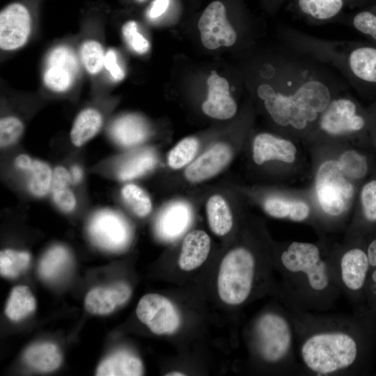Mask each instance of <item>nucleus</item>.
I'll return each mask as SVG.
<instances>
[{"label":"nucleus","mask_w":376,"mask_h":376,"mask_svg":"<svg viewBox=\"0 0 376 376\" xmlns=\"http://www.w3.org/2000/svg\"><path fill=\"white\" fill-rule=\"evenodd\" d=\"M260 76L257 97L272 123L296 140L308 139L331 100L349 86L329 66L287 45Z\"/></svg>","instance_id":"nucleus-1"},{"label":"nucleus","mask_w":376,"mask_h":376,"mask_svg":"<svg viewBox=\"0 0 376 376\" xmlns=\"http://www.w3.org/2000/svg\"><path fill=\"white\" fill-rule=\"evenodd\" d=\"M285 307L293 322L296 349L304 373L330 376L352 372L360 353L357 327L352 318Z\"/></svg>","instance_id":"nucleus-2"},{"label":"nucleus","mask_w":376,"mask_h":376,"mask_svg":"<svg viewBox=\"0 0 376 376\" xmlns=\"http://www.w3.org/2000/svg\"><path fill=\"white\" fill-rule=\"evenodd\" d=\"M275 251L283 305L322 313L335 306L341 293L331 274L324 237L318 242L288 241Z\"/></svg>","instance_id":"nucleus-3"},{"label":"nucleus","mask_w":376,"mask_h":376,"mask_svg":"<svg viewBox=\"0 0 376 376\" xmlns=\"http://www.w3.org/2000/svg\"><path fill=\"white\" fill-rule=\"evenodd\" d=\"M285 44L326 64L360 93L376 86V44L318 38L290 26L282 31Z\"/></svg>","instance_id":"nucleus-4"},{"label":"nucleus","mask_w":376,"mask_h":376,"mask_svg":"<svg viewBox=\"0 0 376 376\" xmlns=\"http://www.w3.org/2000/svg\"><path fill=\"white\" fill-rule=\"evenodd\" d=\"M359 185L343 173L336 156L320 160L313 172L312 198L317 230L322 234L347 228Z\"/></svg>","instance_id":"nucleus-5"},{"label":"nucleus","mask_w":376,"mask_h":376,"mask_svg":"<svg viewBox=\"0 0 376 376\" xmlns=\"http://www.w3.org/2000/svg\"><path fill=\"white\" fill-rule=\"evenodd\" d=\"M251 336L253 350L264 363L278 368L288 375L304 373L297 360L293 322L284 305L258 315Z\"/></svg>","instance_id":"nucleus-6"},{"label":"nucleus","mask_w":376,"mask_h":376,"mask_svg":"<svg viewBox=\"0 0 376 376\" xmlns=\"http://www.w3.org/2000/svg\"><path fill=\"white\" fill-rule=\"evenodd\" d=\"M306 141L315 143L347 142L375 152L369 137L367 108L347 91L331 100Z\"/></svg>","instance_id":"nucleus-7"},{"label":"nucleus","mask_w":376,"mask_h":376,"mask_svg":"<svg viewBox=\"0 0 376 376\" xmlns=\"http://www.w3.org/2000/svg\"><path fill=\"white\" fill-rule=\"evenodd\" d=\"M324 239L331 274L341 295L357 301L365 290L371 269L363 237L345 234L339 243Z\"/></svg>","instance_id":"nucleus-8"},{"label":"nucleus","mask_w":376,"mask_h":376,"mask_svg":"<svg viewBox=\"0 0 376 376\" xmlns=\"http://www.w3.org/2000/svg\"><path fill=\"white\" fill-rule=\"evenodd\" d=\"M258 269L256 254L249 248L230 250L220 265L217 287L221 299L229 305L244 304L253 293Z\"/></svg>","instance_id":"nucleus-9"},{"label":"nucleus","mask_w":376,"mask_h":376,"mask_svg":"<svg viewBox=\"0 0 376 376\" xmlns=\"http://www.w3.org/2000/svg\"><path fill=\"white\" fill-rule=\"evenodd\" d=\"M371 0H288V9L310 24L322 25L341 19L347 10L362 8Z\"/></svg>","instance_id":"nucleus-10"},{"label":"nucleus","mask_w":376,"mask_h":376,"mask_svg":"<svg viewBox=\"0 0 376 376\" xmlns=\"http://www.w3.org/2000/svg\"><path fill=\"white\" fill-rule=\"evenodd\" d=\"M136 312L139 320L155 334H173L180 324V315L175 306L158 294L150 293L142 297Z\"/></svg>","instance_id":"nucleus-11"},{"label":"nucleus","mask_w":376,"mask_h":376,"mask_svg":"<svg viewBox=\"0 0 376 376\" xmlns=\"http://www.w3.org/2000/svg\"><path fill=\"white\" fill-rule=\"evenodd\" d=\"M93 241L102 249L120 251L125 249L131 240V228L120 214L110 210L97 213L88 226Z\"/></svg>","instance_id":"nucleus-12"},{"label":"nucleus","mask_w":376,"mask_h":376,"mask_svg":"<svg viewBox=\"0 0 376 376\" xmlns=\"http://www.w3.org/2000/svg\"><path fill=\"white\" fill-rule=\"evenodd\" d=\"M198 27L205 47L215 49L233 45L237 38L226 17L224 5L219 1L210 3L201 16Z\"/></svg>","instance_id":"nucleus-13"},{"label":"nucleus","mask_w":376,"mask_h":376,"mask_svg":"<svg viewBox=\"0 0 376 376\" xmlns=\"http://www.w3.org/2000/svg\"><path fill=\"white\" fill-rule=\"evenodd\" d=\"M296 139L269 132L255 136L252 143V157L257 165L271 161L278 162L288 168L299 160V151Z\"/></svg>","instance_id":"nucleus-14"},{"label":"nucleus","mask_w":376,"mask_h":376,"mask_svg":"<svg viewBox=\"0 0 376 376\" xmlns=\"http://www.w3.org/2000/svg\"><path fill=\"white\" fill-rule=\"evenodd\" d=\"M376 232V172L359 187L352 219L345 234L366 236Z\"/></svg>","instance_id":"nucleus-15"},{"label":"nucleus","mask_w":376,"mask_h":376,"mask_svg":"<svg viewBox=\"0 0 376 376\" xmlns=\"http://www.w3.org/2000/svg\"><path fill=\"white\" fill-rule=\"evenodd\" d=\"M263 207L273 218L308 224L317 229L313 201L304 196L293 194L270 196L264 200Z\"/></svg>","instance_id":"nucleus-16"},{"label":"nucleus","mask_w":376,"mask_h":376,"mask_svg":"<svg viewBox=\"0 0 376 376\" xmlns=\"http://www.w3.org/2000/svg\"><path fill=\"white\" fill-rule=\"evenodd\" d=\"M31 17L27 8L14 3L0 13V47L10 51L23 46L30 34Z\"/></svg>","instance_id":"nucleus-17"},{"label":"nucleus","mask_w":376,"mask_h":376,"mask_svg":"<svg viewBox=\"0 0 376 376\" xmlns=\"http://www.w3.org/2000/svg\"><path fill=\"white\" fill-rule=\"evenodd\" d=\"M207 97L202 104L207 116L220 120L229 119L237 112V104L230 95L229 84L226 79L212 70L207 80Z\"/></svg>","instance_id":"nucleus-18"},{"label":"nucleus","mask_w":376,"mask_h":376,"mask_svg":"<svg viewBox=\"0 0 376 376\" xmlns=\"http://www.w3.org/2000/svg\"><path fill=\"white\" fill-rule=\"evenodd\" d=\"M345 148L335 156L346 177L359 186L376 172L373 152L347 142Z\"/></svg>","instance_id":"nucleus-19"},{"label":"nucleus","mask_w":376,"mask_h":376,"mask_svg":"<svg viewBox=\"0 0 376 376\" xmlns=\"http://www.w3.org/2000/svg\"><path fill=\"white\" fill-rule=\"evenodd\" d=\"M232 157L230 147L219 143L212 146L186 169L185 176L191 182L207 180L219 173Z\"/></svg>","instance_id":"nucleus-20"},{"label":"nucleus","mask_w":376,"mask_h":376,"mask_svg":"<svg viewBox=\"0 0 376 376\" xmlns=\"http://www.w3.org/2000/svg\"><path fill=\"white\" fill-rule=\"evenodd\" d=\"M132 290L125 282L118 281L107 287L91 290L85 297V308L93 314L106 315L124 304L130 297Z\"/></svg>","instance_id":"nucleus-21"},{"label":"nucleus","mask_w":376,"mask_h":376,"mask_svg":"<svg viewBox=\"0 0 376 376\" xmlns=\"http://www.w3.org/2000/svg\"><path fill=\"white\" fill-rule=\"evenodd\" d=\"M192 221L190 206L182 201L174 202L166 207L156 222L155 230L159 237L171 242L182 235Z\"/></svg>","instance_id":"nucleus-22"},{"label":"nucleus","mask_w":376,"mask_h":376,"mask_svg":"<svg viewBox=\"0 0 376 376\" xmlns=\"http://www.w3.org/2000/svg\"><path fill=\"white\" fill-rule=\"evenodd\" d=\"M15 165L27 174L28 188L33 195L43 197L51 191L53 171L48 164L21 154L16 157Z\"/></svg>","instance_id":"nucleus-23"},{"label":"nucleus","mask_w":376,"mask_h":376,"mask_svg":"<svg viewBox=\"0 0 376 376\" xmlns=\"http://www.w3.org/2000/svg\"><path fill=\"white\" fill-rule=\"evenodd\" d=\"M210 238L203 230H195L185 237L178 259L184 271H191L200 267L207 259L210 250Z\"/></svg>","instance_id":"nucleus-24"},{"label":"nucleus","mask_w":376,"mask_h":376,"mask_svg":"<svg viewBox=\"0 0 376 376\" xmlns=\"http://www.w3.org/2000/svg\"><path fill=\"white\" fill-rule=\"evenodd\" d=\"M143 374L141 361L127 351H118L104 359L96 371L98 376H139Z\"/></svg>","instance_id":"nucleus-25"},{"label":"nucleus","mask_w":376,"mask_h":376,"mask_svg":"<svg viewBox=\"0 0 376 376\" xmlns=\"http://www.w3.org/2000/svg\"><path fill=\"white\" fill-rule=\"evenodd\" d=\"M111 133L119 144L131 147L141 143L148 136V127L139 117L128 115L121 117L112 125Z\"/></svg>","instance_id":"nucleus-26"},{"label":"nucleus","mask_w":376,"mask_h":376,"mask_svg":"<svg viewBox=\"0 0 376 376\" xmlns=\"http://www.w3.org/2000/svg\"><path fill=\"white\" fill-rule=\"evenodd\" d=\"M24 361L30 367L41 372H51L62 362L58 347L51 343H40L30 346L25 352Z\"/></svg>","instance_id":"nucleus-27"},{"label":"nucleus","mask_w":376,"mask_h":376,"mask_svg":"<svg viewBox=\"0 0 376 376\" xmlns=\"http://www.w3.org/2000/svg\"><path fill=\"white\" fill-rule=\"evenodd\" d=\"M102 116L95 109L82 110L76 117L72 126L70 138L76 147H81L91 140L100 130Z\"/></svg>","instance_id":"nucleus-28"},{"label":"nucleus","mask_w":376,"mask_h":376,"mask_svg":"<svg viewBox=\"0 0 376 376\" xmlns=\"http://www.w3.org/2000/svg\"><path fill=\"white\" fill-rule=\"evenodd\" d=\"M208 224L217 235L223 236L228 233L233 225V218L230 207L220 195L210 196L206 203Z\"/></svg>","instance_id":"nucleus-29"},{"label":"nucleus","mask_w":376,"mask_h":376,"mask_svg":"<svg viewBox=\"0 0 376 376\" xmlns=\"http://www.w3.org/2000/svg\"><path fill=\"white\" fill-rule=\"evenodd\" d=\"M72 184L70 171L59 166L53 170L51 192L55 203L63 211L73 210L77 204L76 197L71 189Z\"/></svg>","instance_id":"nucleus-30"},{"label":"nucleus","mask_w":376,"mask_h":376,"mask_svg":"<svg viewBox=\"0 0 376 376\" xmlns=\"http://www.w3.org/2000/svg\"><path fill=\"white\" fill-rule=\"evenodd\" d=\"M70 263L68 251L62 246H54L42 258L38 267L39 274L45 280H56L68 269Z\"/></svg>","instance_id":"nucleus-31"},{"label":"nucleus","mask_w":376,"mask_h":376,"mask_svg":"<svg viewBox=\"0 0 376 376\" xmlns=\"http://www.w3.org/2000/svg\"><path fill=\"white\" fill-rule=\"evenodd\" d=\"M341 19L354 30L366 37L369 42L376 44V0L347 15Z\"/></svg>","instance_id":"nucleus-32"},{"label":"nucleus","mask_w":376,"mask_h":376,"mask_svg":"<svg viewBox=\"0 0 376 376\" xmlns=\"http://www.w3.org/2000/svg\"><path fill=\"white\" fill-rule=\"evenodd\" d=\"M36 306V299L30 289L25 285H18L10 292L5 313L9 319L19 321L31 313Z\"/></svg>","instance_id":"nucleus-33"},{"label":"nucleus","mask_w":376,"mask_h":376,"mask_svg":"<svg viewBox=\"0 0 376 376\" xmlns=\"http://www.w3.org/2000/svg\"><path fill=\"white\" fill-rule=\"evenodd\" d=\"M156 162V156L152 151L142 150L121 165L118 170V177L122 180L135 179L150 171Z\"/></svg>","instance_id":"nucleus-34"},{"label":"nucleus","mask_w":376,"mask_h":376,"mask_svg":"<svg viewBox=\"0 0 376 376\" xmlns=\"http://www.w3.org/2000/svg\"><path fill=\"white\" fill-rule=\"evenodd\" d=\"M28 252L5 249L0 252V274L7 278H15L22 273L30 263Z\"/></svg>","instance_id":"nucleus-35"},{"label":"nucleus","mask_w":376,"mask_h":376,"mask_svg":"<svg viewBox=\"0 0 376 376\" xmlns=\"http://www.w3.org/2000/svg\"><path fill=\"white\" fill-rule=\"evenodd\" d=\"M77 75L68 67L60 64H47L43 81L49 89L63 92L72 86Z\"/></svg>","instance_id":"nucleus-36"},{"label":"nucleus","mask_w":376,"mask_h":376,"mask_svg":"<svg viewBox=\"0 0 376 376\" xmlns=\"http://www.w3.org/2000/svg\"><path fill=\"white\" fill-rule=\"evenodd\" d=\"M121 196L137 216L144 217L151 212V200L148 194L138 185L132 183L125 185L121 189Z\"/></svg>","instance_id":"nucleus-37"},{"label":"nucleus","mask_w":376,"mask_h":376,"mask_svg":"<svg viewBox=\"0 0 376 376\" xmlns=\"http://www.w3.org/2000/svg\"><path fill=\"white\" fill-rule=\"evenodd\" d=\"M198 146V141L194 137L182 139L169 153V166L173 169H179L190 164L197 153Z\"/></svg>","instance_id":"nucleus-38"},{"label":"nucleus","mask_w":376,"mask_h":376,"mask_svg":"<svg viewBox=\"0 0 376 376\" xmlns=\"http://www.w3.org/2000/svg\"><path fill=\"white\" fill-rule=\"evenodd\" d=\"M81 63L86 70L91 74L98 73L104 66L105 54L102 46L95 40H86L81 46Z\"/></svg>","instance_id":"nucleus-39"},{"label":"nucleus","mask_w":376,"mask_h":376,"mask_svg":"<svg viewBox=\"0 0 376 376\" xmlns=\"http://www.w3.org/2000/svg\"><path fill=\"white\" fill-rule=\"evenodd\" d=\"M24 125L17 117L8 116L0 120V146L1 148L15 143L24 132Z\"/></svg>","instance_id":"nucleus-40"},{"label":"nucleus","mask_w":376,"mask_h":376,"mask_svg":"<svg viewBox=\"0 0 376 376\" xmlns=\"http://www.w3.org/2000/svg\"><path fill=\"white\" fill-rule=\"evenodd\" d=\"M122 34L127 45L139 54L146 53L150 44L148 40L138 31V25L134 21L126 22L122 28Z\"/></svg>","instance_id":"nucleus-41"},{"label":"nucleus","mask_w":376,"mask_h":376,"mask_svg":"<svg viewBox=\"0 0 376 376\" xmlns=\"http://www.w3.org/2000/svg\"><path fill=\"white\" fill-rule=\"evenodd\" d=\"M104 67L113 79L120 81L125 77V72L118 65L114 50L109 49L105 54Z\"/></svg>","instance_id":"nucleus-42"},{"label":"nucleus","mask_w":376,"mask_h":376,"mask_svg":"<svg viewBox=\"0 0 376 376\" xmlns=\"http://www.w3.org/2000/svg\"><path fill=\"white\" fill-rule=\"evenodd\" d=\"M368 113L369 137L374 150L376 152V100L367 107Z\"/></svg>","instance_id":"nucleus-43"},{"label":"nucleus","mask_w":376,"mask_h":376,"mask_svg":"<svg viewBox=\"0 0 376 376\" xmlns=\"http://www.w3.org/2000/svg\"><path fill=\"white\" fill-rule=\"evenodd\" d=\"M376 233V232H375ZM366 249L369 259L370 267H376V235H373L368 241L364 237Z\"/></svg>","instance_id":"nucleus-44"},{"label":"nucleus","mask_w":376,"mask_h":376,"mask_svg":"<svg viewBox=\"0 0 376 376\" xmlns=\"http://www.w3.org/2000/svg\"><path fill=\"white\" fill-rule=\"evenodd\" d=\"M169 4V0H155L149 12L150 18L155 19L163 15Z\"/></svg>","instance_id":"nucleus-45"},{"label":"nucleus","mask_w":376,"mask_h":376,"mask_svg":"<svg viewBox=\"0 0 376 376\" xmlns=\"http://www.w3.org/2000/svg\"><path fill=\"white\" fill-rule=\"evenodd\" d=\"M70 175L72 184H77L80 182L82 177V172L78 166H73L70 169Z\"/></svg>","instance_id":"nucleus-46"},{"label":"nucleus","mask_w":376,"mask_h":376,"mask_svg":"<svg viewBox=\"0 0 376 376\" xmlns=\"http://www.w3.org/2000/svg\"><path fill=\"white\" fill-rule=\"evenodd\" d=\"M373 270H372L370 272L368 280L371 282V286L373 287V292H376V267L372 268Z\"/></svg>","instance_id":"nucleus-47"},{"label":"nucleus","mask_w":376,"mask_h":376,"mask_svg":"<svg viewBox=\"0 0 376 376\" xmlns=\"http://www.w3.org/2000/svg\"><path fill=\"white\" fill-rule=\"evenodd\" d=\"M166 375L169 376H181V375H185V374H183L181 372H171L169 373V374H166Z\"/></svg>","instance_id":"nucleus-48"},{"label":"nucleus","mask_w":376,"mask_h":376,"mask_svg":"<svg viewBox=\"0 0 376 376\" xmlns=\"http://www.w3.org/2000/svg\"><path fill=\"white\" fill-rule=\"evenodd\" d=\"M285 1H288V0H276V3L277 5H281V3H284Z\"/></svg>","instance_id":"nucleus-49"}]
</instances>
